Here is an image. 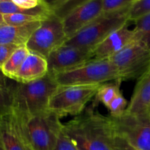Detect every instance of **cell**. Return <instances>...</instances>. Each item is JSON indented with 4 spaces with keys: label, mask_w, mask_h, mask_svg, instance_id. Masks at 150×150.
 <instances>
[{
    "label": "cell",
    "mask_w": 150,
    "mask_h": 150,
    "mask_svg": "<svg viewBox=\"0 0 150 150\" xmlns=\"http://www.w3.org/2000/svg\"><path fill=\"white\" fill-rule=\"evenodd\" d=\"M108 59L117 69L122 81L139 79L150 65V49L136 40Z\"/></svg>",
    "instance_id": "9"
},
{
    "label": "cell",
    "mask_w": 150,
    "mask_h": 150,
    "mask_svg": "<svg viewBox=\"0 0 150 150\" xmlns=\"http://www.w3.org/2000/svg\"><path fill=\"white\" fill-rule=\"evenodd\" d=\"M0 140L4 150H34L22 133L12 111L0 117Z\"/></svg>",
    "instance_id": "13"
},
{
    "label": "cell",
    "mask_w": 150,
    "mask_h": 150,
    "mask_svg": "<svg viewBox=\"0 0 150 150\" xmlns=\"http://www.w3.org/2000/svg\"><path fill=\"white\" fill-rule=\"evenodd\" d=\"M149 14H150V0H133L127 12L129 22H135Z\"/></svg>",
    "instance_id": "20"
},
{
    "label": "cell",
    "mask_w": 150,
    "mask_h": 150,
    "mask_svg": "<svg viewBox=\"0 0 150 150\" xmlns=\"http://www.w3.org/2000/svg\"><path fill=\"white\" fill-rule=\"evenodd\" d=\"M102 14V0H83L62 20L67 39Z\"/></svg>",
    "instance_id": "11"
},
{
    "label": "cell",
    "mask_w": 150,
    "mask_h": 150,
    "mask_svg": "<svg viewBox=\"0 0 150 150\" xmlns=\"http://www.w3.org/2000/svg\"><path fill=\"white\" fill-rule=\"evenodd\" d=\"M0 13L32 15L43 18L53 15L49 3L44 0H0Z\"/></svg>",
    "instance_id": "14"
},
{
    "label": "cell",
    "mask_w": 150,
    "mask_h": 150,
    "mask_svg": "<svg viewBox=\"0 0 150 150\" xmlns=\"http://www.w3.org/2000/svg\"><path fill=\"white\" fill-rule=\"evenodd\" d=\"M114 150H138L129 144L124 139L115 134L114 138Z\"/></svg>",
    "instance_id": "28"
},
{
    "label": "cell",
    "mask_w": 150,
    "mask_h": 150,
    "mask_svg": "<svg viewBox=\"0 0 150 150\" xmlns=\"http://www.w3.org/2000/svg\"><path fill=\"white\" fill-rule=\"evenodd\" d=\"M52 76L60 86L101 85L111 81H121L118 70L109 59H92Z\"/></svg>",
    "instance_id": "4"
},
{
    "label": "cell",
    "mask_w": 150,
    "mask_h": 150,
    "mask_svg": "<svg viewBox=\"0 0 150 150\" xmlns=\"http://www.w3.org/2000/svg\"><path fill=\"white\" fill-rule=\"evenodd\" d=\"M136 40V32L129 29L127 23L112 32L92 50V59H108Z\"/></svg>",
    "instance_id": "12"
},
{
    "label": "cell",
    "mask_w": 150,
    "mask_h": 150,
    "mask_svg": "<svg viewBox=\"0 0 150 150\" xmlns=\"http://www.w3.org/2000/svg\"><path fill=\"white\" fill-rule=\"evenodd\" d=\"M67 39L62 20L52 15L40 22L25 45L29 52L47 59L53 51L62 45Z\"/></svg>",
    "instance_id": "8"
},
{
    "label": "cell",
    "mask_w": 150,
    "mask_h": 150,
    "mask_svg": "<svg viewBox=\"0 0 150 150\" xmlns=\"http://www.w3.org/2000/svg\"><path fill=\"white\" fill-rule=\"evenodd\" d=\"M0 150H4V147H3V146H2V144H1V140H0Z\"/></svg>",
    "instance_id": "31"
},
{
    "label": "cell",
    "mask_w": 150,
    "mask_h": 150,
    "mask_svg": "<svg viewBox=\"0 0 150 150\" xmlns=\"http://www.w3.org/2000/svg\"><path fill=\"white\" fill-rule=\"evenodd\" d=\"M93 59L92 51L63 44L50 54L47 59L48 73L54 76L71 70Z\"/></svg>",
    "instance_id": "10"
},
{
    "label": "cell",
    "mask_w": 150,
    "mask_h": 150,
    "mask_svg": "<svg viewBox=\"0 0 150 150\" xmlns=\"http://www.w3.org/2000/svg\"><path fill=\"white\" fill-rule=\"evenodd\" d=\"M5 24L4 23V17H3V15L0 13V26H3V25Z\"/></svg>",
    "instance_id": "30"
},
{
    "label": "cell",
    "mask_w": 150,
    "mask_h": 150,
    "mask_svg": "<svg viewBox=\"0 0 150 150\" xmlns=\"http://www.w3.org/2000/svg\"><path fill=\"white\" fill-rule=\"evenodd\" d=\"M109 110L111 117H118L125 112L127 108V102L121 92H119L117 96L111 101L107 106Z\"/></svg>",
    "instance_id": "24"
},
{
    "label": "cell",
    "mask_w": 150,
    "mask_h": 150,
    "mask_svg": "<svg viewBox=\"0 0 150 150\" xmlns=\"http://www.w3.org/2000/svg\"><path fill=\"white\" fill-rule=\"evenodd\" d=\"M11 109L12 95L9 84L7 87H0V117L11 111Z\"/></svg>",
    "instance_id": "25"
},
{
    "label": "cell",
    "mask_w": 150,
    "mask_h": 150,
    "mask_svg": "<svg viewBox=\"0 0 150 150\" xmlns=\"http://www.w3.org/2000/svg\"><path fill=\"white\" fill-rule=\"evenodd\" d=\"M150 110V65L138 79L126 112L142 114Z\"/></svg>",
    "instance_id": "15"
},
{
    "label": "cell",
    "mask_w": 150,
    "mask_h": 150,
    "mask_svg": "<svg viewBox=\"0 0 150 150\" xmlns=\"http://www.w3.org/2000/svg\"><path fill=\"white\" fill-rule=\"evenodd\" d=\"M133 28L136 32V40L144 43L150 49V14L139 19Z\"/></svg>",
    "instance_id": "21"
},
{
    "label": "cell",
    "mask_w": 150,
    "mask_h": 150,
    "mask_svg": "<svg viewBox=\"0 0 150 150\" xmlns=\"http://www.w3.org/2000/svg\"><path fill=\"white\" fill-rule=\"evenodd\" d=\"M29 53L26 45L19 46L1 67V70L3 74L7 79L13 80Z\"/></svg>",
    "instance_id": "18"
},
{
    "label": "cell",
    "mask_w": 150,
    "mask_h": 150,
    "mask_svg": "<svg viewBox=\"0 0 150 150\" xmlns=\"http://www.w3.org/2000/svg\"><path fill=\"white\" fill-rule=\"evenodd\" d=\"M100 85L59 86L50 100L48 110L60 118L80 115L86 104L95 98Z\"/></svg>",
    "instance_id": "6"
},
{
    "label": "cell",
    "mask_w": 150,
    "mask_h": 150,
    "mask_svg": "<svg viewBox=\"0 0 150 150\" xmlns=\"http://www.w3.org/2000/svg\"><path fill=\"white\" fill-rule=\"evenodd\" d=\"M10 88L12 95V110L23 114H35L48 111L51 96L58 84L51 75L28 83L13 81Z\"/></svg>",
    "instance_id": "3"
},
{
    "label": "cell",
    "mask_w": 150,
    "mask_h": 150,
    "mask_svg": "<svg viewBox=\"0 0 150 150\" xmlns=\"http://www.w3.org/2000/svg\"><path fill=\"white\" fill-rule=\"evenodd\" d=\"M54 150H79L76 147L73 142L70 140L68 137L65 135V133L63 132L60 134L58 142Z\"/></svg>",
    "instance_id": "27"
},
{
    "label": "cell",
    "mask_w": 150,
    "mask_h": 150,
    "mask_svg": "<svg viewBox=\"0 0 150 150\" xmlns=\"http://www.w3.org/2000/svg\"><path fill=\"white\" fill-rule=\"evenodd\" d=\"M63 132L79 150H114L111 117L92 109L64 124Z\"/></svg>",
    "instance_id": "1"
},
{
    "label": "cell",
    "mask_w": 150,
    "mask_h": 150,
    "mask_svg": "<svg viewBox=\"0 0 150 150\" xmlns=\"http://www.w3.org/2000/svg\"><path fill=\"white\" fill-rule=\"evenodd\" d=\"M133 0H102L103 15L125 13Z\"/></svg>",
    "instance_id": "22"
},
{
    "label": "cell",
    "mask_w": 150,
    "mask_h": 150,
    "mask_svg": "<svg viewBox=\"0 0 150 150\" xmlns=\"http://www.w3.org/2000/svg\"><path fill=\"white\" fill-rule=\"evenodd\" d=\"M48 71L46 59L30 52L13 81L20 83L34 81L44 77Z\"/></svg>",
    "instance_id": "16"
},
{
    "label": "cell",
    "mask_w": 150,
    "mask_h": 150,
    "mask_svg": "<svg viewBox=\"0 0 150 150\" xmlns=\"http://www.w3.org/2000/svg\"><path fill=\"white\" fill-rule=\"evenodd\" d=\"M5 24L8 25H26L29 23L40 22L46 18L26 14H9L3 16Z\"/></svg>",
    "instance_id": "23"
},
{
    "label": "cell",
    "mask_w": 150,
    "mask_h": 150,
    "mask_svg": "<svg viewBox=\"0 0 150 150\" xmlns=\"http://www.w3.org/2000/svg\"><path fill=\"white\" fill-rule=\"evenodd\" d=\"M116 135L124 139L138 150H150V114L125 112L118 117H111Z\"/></svg>",
    "instance_id": "7"
},
{
    "label": "cell",
    "mask_w": 150,
    "mask_h": 150,
    "mask_svg": "<svg viewBox=\"0 0 150 150\" xmlns=\"http://www.w3.org/2000/svg\"><path fill=\"white\" fill-rule=\"evenodd\" d=\"M40 22L26 25L4 24L0 26V45L13 44L25 45L34 31L39 26Z\"/></svg>",
    "instance_id": "17"
},
{
    "label": "cell",
    "mask_w": 150,
    "mask_h": 150,
    "mask_svg": "<svg viewBox=\"0 0 150 150\" xmlns=\"http://www.w3.org/2000/svg\"><path fill=\"white\" fill-rule=\"evenodd\" d=\"M127 12L102 14L81 30L69 38L64 44L92 51L108 35L129 23Z\"/></svg>",
    "instance_id": "5"
},
{
    "label": "cell",
    "mask_w": 150,
    "mask_h": 150,
    "mask_svg": "<svg viewBox=\"0 0 150 150\" xmlns=\"http://www.w3.org/2000/svg\"><path fill=\"white\" fill-rule=\"evenodd\" d=\"M18 47L19 45H13V44L0 45V70Z\"/></svg>",
    "instance_id": "26"
},
{
    "label": "cell",
    "mask_w": 150,
    "mask_h": 150,
    "mask_svg": "<svg viewBox=\"0 0 150 150\" xmlns=\"http://www.w3.org/2000/svg\"><path fill=\"white\" fill-rule=\"evenodd\" d=\"M122 81H115L114 83H105L100 85L97 93L95 96V104L93 108L98 103L103 104L105 106H108L111 101L120 92V84Z\"/></svg>",
    "instance_id": "19"
},
{
    "label": "cell",
    "mask_w": 150,
    "mask_h": 150,
    "mask_svg": "<svg viewBox=\"0 0 150 150\" xmlns=\"http://www.w3.org/2000/svg\"><path fill=\"white\" fill-rule=\"evenodd\" d=\"M149 114H150V110H149Z\"/></svg>",
    "instance_id": "32"
},
{
    "label": "cell",
    "mask_w": 150,
    "mask_h": 150,
    "mask_svg": "<svg viewBox=\"0 0 150 150\" xmlns=\"http://www.w3.org/2000/svg\"><path fill=\"white\" fill-rule=\"evenodd\" d=\"M11 111L32 149L54 150L64 125L59 117L48 110L35 114H23Z\"/></svg>",
    "instance_id": "2"
},
{
    "label": "cell",
    "mask_w": 150,
    "mask_h": 150,
    "mask_svg": "<svg viewBox=\"0 0 150 150\" xmlns=\"http://www.w3.org/2000/svg\"><path fill=\"white\" fill-rule=\"evenodd\" d=\"M8 79H7L0 70V87H7L10 84V82H8Z\"/></svg>",
    "instance_id": "29"
}]
</instances>
